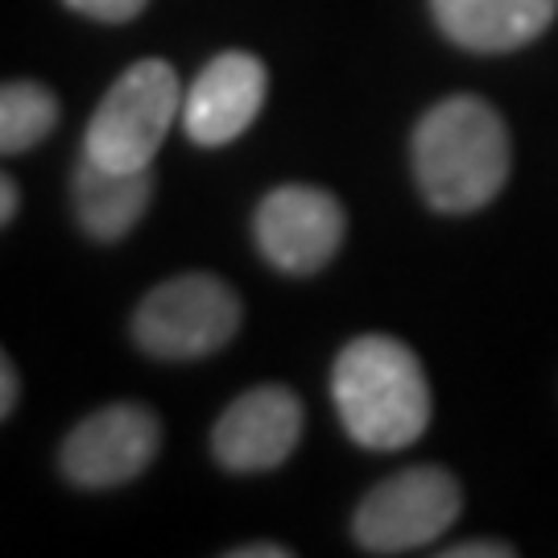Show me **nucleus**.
<instances>
[{
  "mask_svg": "<svg viewBox=\"0 0 558 558\" xmlns=\"http://www.w3.org/2000/svg\"><path fill=\"white\" fill-rule=\"evenodd\" d=\"M509 129L493 104L451 96L414 129V174L426 203L447 216H468L500 195L509 179Z\"/></svg>",
  "mask_w": 558,
  "mask_h": 558,
  "instance_id": "obj_1",
  "label": "nucleus"
},
{
  "mask_svg": "<svg viewBox=\"0 0 558 558\" xmlns=\"http://www.w3.org/2000/svg\"><path fill=\"white\" fill-rule=\"evenodd\" d=\"M331 401L352 442L401 451L430 426V385L418 356L393 336H360L336 356Z\"/></svg>",
  "mask_w": 558,
  "mask_h": 558,
  "instance_id": "obj_2",
  "label": "nucleus"
},
{
  "mask_svg": "<svg viewBox=\"0 0 558 558\" xmlns=\"http://www.w3.org/2000/svg\"><path fill=\"white\" fill-rule=\"evenodd\" d=\"M179 112L182 87L174 66L161 59L133 62L92 112L83 154L112 170H149Z\"/></svg>",
  "mask_w": 558,
  "mask_h": 558,
  "instance_id": "obj_3",
  "label": "nucleus"
},
{
  "mask_svg": "<svg viewBox=\"0 0 558 558\" xmlns=\"http://www.w3.org/2000/svg\"><path fill=\"white\" fill-rule=\"evenodd\" d=\"M236 290L211 274H182L154 286L133 315V339L158 360H203L240 331Z\"/></svg>",
  "mask_w": 558,
  "mask_h": 558,
  "instance_id": "obj_4",
  "label": "nucleus"
},
{
  "mask_svg": "<svg viewBox=\"0 0 558 558\" xmlns=\"http://www.w3.org/2000/svg\"><path fill=\"white\" fill-rule=\"evenodd\" d=\"M463 493L451 472L442 468H405L380 480L360 500L352 534L368 555H414L442 538L459 518Z\"/></svg>",
  "mask_w": 558,
  "mask_h": 558,
  "instance_id": "obj_5",
  "label": "nucleus"
},
{
  "mask_svg": "<svg viewBox=\"0 0 558 558\" xmlns=\"http://www.w3.org/2000/svg\"><path fill=\"white\" fill-rule=\"evenodd\" d=\"M161 447L158 414L137 401L104 405L92 418H83L62 442V476L80 488H117L137 480Z\"/></svg>",
  "mask_w": 558,
  "mask_h": 558,
  "instance_id": "obj_6",
  "label": "nucleus"
},
{
  "mask_svg": "<svg viewBox=\"0 0 558 558\" xmlns=\"http://www.w3.org/2000/svg\"><path fill=\"white\" fill-rule=\"evenodd\" d=\"M343 228L348 220H343L336 195H327L319 186L290 182L260 199L253 236H257L260 257L274 269L290 274V278H306V274H319L339 253Z\"/></svg>",
  "mask_w": 558,
  "mask_h": 558,
  "instance_id": "obj_7",
  "label": "nucleus"
},
{
  "mask_svg": "<svg viewBox=\"0 0 558 558\" xmlns=\"http://www.w3.org/2000/svg\"><path fill=\"white\" fill-rule=\"evenodd\" d=\"M302 439V401L281 385L240 393L211 430V456L228 472H269L294 456Z\"/></svg>",
  "mask_w": 558,
  "mask_h": 558,
  "instance_id": "obj_8",
  "label": "nucleus"
},
{
  "mask_svg": "<svg viewBox=\"0 0 558 558\" xmlns=\"http://www.w3.org/2000/svg\"><path fill=\"white\" fill-rule=\"evenodd\" d=\"M265 92H269V75H265L260 59L244 54V50H228L220 59H211L182 100L186 137L203 149L236 141L240 133L253 129Z\"/></svg>",
  "mask_w": 558,
  "mask_h": 558,
  "instance_id": "obj_9",
  "label": "nucleus"
},
{
  "mask_svg": "<svg viewBox=\"0 0 558 558\" xmlns=\"http://www.w3.org/2000/svg\"><path fill=\"white\" fill-rule=\"evenodd\" d=\"M430 13L442 34L463 50L505 54L550 29L558 0H430Z\"/></svg>",
  "mask_w": 558,
  "mask_h": 558,
  "instance_id": "obj_10",
  "label": "nucleus"
},
{
  "mask_svg": "<svg viewBox=\"0 0 558 558\" xmlns=\"http://www.w3.org/2000/svg\"><path fill=\"white\" fill-rule=\"evenodd\" d=\"M71 199H75V220L92 240L129 236L154 199V166L112 170L83 154L75 182H71Z\"/></svg>",
  "mask_w": 558,
  "mask_h": 558,
  "instance_id": "obj_11",
  "label": "nucleus"
},
{
  "mask_svg": "<svg viewBox=\"0 0 558 558\" xmlns=\"http://www.w3.org/2000/svg\"><path fill=\"white\" fill-rule=\"evenodd\" d=\"M59 124V100L29 80L4 83L0 92V149L4 154H29L41 137H50Z\"/></svg>",
  "mask_w": 558,
  "mask_h": 558,
  "instance_id": "obj_12",
  "label": "nucleus"
},
{
  "mask_svg": "<svg viewBox=\"0 0 558 558\" xmlns=\"http://www.w3.org/2000/svg\"><path fill=\"white\" fill-rule=\"evenodd\" d=\"M66 9H75L92 21H108V25H120V21H133L137 13H145L149 0H62Z\"/></svg>",
  "mask_w": 558,
  "mask_h": 558,
  "instance_id": "obj_13",
  "label": "nucleus"
},
{
  "mask_svg": "<svg viewBox=\"0 0 558 558\" xmlns=\"http://www.w3.org/2000/svg\"><path fill=\"white\" fill-rule=\"evenodd\" d=\"M442 555L447 558H509L513 546H509V542H459V546H447Z\"/></svg>",
  "mask_w": 558,
  "mask_h": 558,
  "instance_id": "obj_14",
  "label": "nucleus"
},
{
  "mask_svg": "<svg viewBox=\"0 0 558 558\" xmlns=\"http://www.w3.org/2000/svg\"><path fill=\"white\" fill-rule=\"evenodd\" d=\"M17 410V368L13 360H0V418H9Z\"/></svg>",
  "mask_w": 558,
  "mask_h": 558,
  "instance_id": "obj_15",
  "label": "nucleus"
},
{
  "mask_svg": "<svg viewBox=\"0 0 558 558\" xmlns=\"http://www.w3.org/2000/svg\"><path fill=\"white\" fill-rule=\"evenodd\" d=\"M228 558H290V546H281V542H248V546H236V550H228Z\"/></svg>",
  "mask_w": 558,
  "mask_h": 558,
  "instance_id": "obj_16",
  "label": "nucleus"
},
{
  "mask_svg": "<svg viewBox=\"0 0 558 558\" xmlns=\"http://www.w3.org/2000/svg\"><path fill=\"white\" fill-rule=\"evenodd\" d=\"M17 203H21V191L13 179L0 182V223H13V216H17Z\"/></svg>",
  "mask_w": 558,
  "mask_h": 558,
  "instance_id": "obj_17",
  "label": "nucleus"
}]
</instances>
